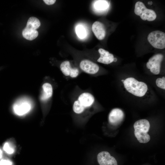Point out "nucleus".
I'll list each match as a JSON object with an SVG mask.
<instances>
[{
	"label": "nucleus",
	"instance_id": "9b49d317",
	"mask_svg": "<svg viewBox=\"0 0 165 165\" xmlns=\"http://www.w3.org/2000/svg\"><path fill=\"white\" fill-rule=\"evenodd\" d=\"M61 70L63 74L66 76L75 78L79 74V70L77 68H72L70 62L68 61L62 62L60 66Z\"/></svg>",
	"mask_w": 165,
	"mask_h": 165
},
{
	"label": "nucleus",
	"instance_id": "f257e3e1",
	"mask_svg": "<svg viewBox=\"0 0 165 165\" xmlns=\"http://www.w3.org/2000/svg\"><path fill=\"white\" fill-rule=\"evenodd\" d=\"M123 83L126 90L136 97L144 96L148 90V86L145 83L139 81L133 77L126 78Z\"/></svg>",
	"mask_w": 165,
	"mask_h": 165
},
{
	"label": "nucleus",
	"instance_id": "f03ea898",
	"mask_svg": "<svg viewBox=\"0 0 165 165\" xmlns=\"http://www.w3.org/2000/svg\"><path fill=\"white\" fill-rule=\"evenodd\" d=\"M150 127L149 122L146 119H141L134 124V134L138 141L141 143H147L150 140V137L148 134Z\"/></svg>",
	"mask_w": 165,
	"mask_h": 165
},
{
	"label": "nucleus",
	"instance_id": "aec40b11",
	"mask_svg": "<svg viewBox=\"0 0 165 165\" xmlns=\"http://www.w3.org/2000/svg\"><path fill=\"white\" fill-rule=\"evenodd\" d=\"M156 84L158 87L165 89V78L164 76L162 78H159L156 79Z\"/></svg>",
	"mask_w": 165,
	"mask_h": 165
},
{
	"label": "nucleus",
	"instance_id": "a211bd4d",
	"mask_svg": "<svg viewBox=\"0 0 165 165\" xmlns=\"http://www.w3.org/2000/svg\"><path fill=\"white\" fill-rule=\"evenodd\" d=\"M94 7L97 10H103L107 8L108 6V2L105 0H98L94 4Z\"/></svg>",
	"mask_w": 165,
	"mask_h": 165
},
{
	"label": "nucleus",
	"instance_id": "2eb2a0df",
	"mask_svg": "<svg viewBox=\"0 0 165 165\" xmlns=\"http://www.w3.org/2000/svg\"><path fill=\"white\" fill-rule=\"evenodd\" d=\"M43 92L41 96L42 101H46L51 97L53 94V88L51 85L45 83L42 85Z\"/></svg>",
	"mask_w": 165,
	"mask_h": 165
},
{
	"label": "nucleus",
	"instance_id": "9d476101",
	"mask_svg": "<svg viewBox=\"0 0 165 165\" xmlns=\"http://www.w3.org/2000/svg\"><path fill=\"white\" fill-rule=\"evenodd\" d=\"M80 67L84 72L90 74L96 73L99 70L97 64L88 60L82 61L80 63Z\"/></svg>",
	"mask_w": 165,
	"mask_h": 165
},
{
	"label": "nucleus",
	"instance_id": "4be33fe9",
	"mask_svg": "<svg viewBox=\"0 0 165 165\" xmlns=\"http://www.w3.org/2000/svg\"><path fill=\"white\" fill-rule=\"evenodd\" d=\"M43 1L48 5L53 4L56 1L55 0H44Z\"/></svg>",
	"mask_w": 165,
	"mask_h": 165
},
{
	"label": "nucleus",
	"instance_id": "ddd939ff",
	"mask_svg": "<svg viewBox=\"0 0 165 165\" xmlns=\"http://www.w3.org/2000/svg\"><path fill=\"white\" fill-rule=\"evenodd\" d=\"M92 30L96 38L99 40L104 39L106 35V30L104 24L96 21L92 25Z\"/></svg>",
	"mask_w": 165,
	"mask_h": 165
},
{
	"label": "nucleus",
	"instance_id": "39448f33",
	"mask_svg": "<svg viewBox=\"0 0 165 165\" xmlns=\"http://www.w3.org/2000/svg\"><path fill=\"white\" fill-rule=\"evenodd\" d=\"M147 39L154 48L162 49L165 47V33L161 31H153L148 35Z\"/></svg>",
	"mask_w": 165,
	"mask_h": 165
},
{
	"label": "nucleus",
	"instance_id": "5701e85b",
	"mask_svg": "<svg viewBox=\"0 0 165 165\" xmlns=\"http://www.w3.org/2000/svg\"><path fill=\"white\" fill-rule=\"evenodd\" d=\"M4 153L2 148L0 147V160L2 159Z\"/></svg>",
	"mask_w": 165,
	"mask_h": 165
},
{
	"label": "nucleus",
	"instance_id": "b1692460",
	"mask_svg": "<svg viewBox=\"0 0 165 165\" xmlns=\"http://www.w3.org/2000/svg\"><path fill=\"white\" fill-rule=\"evenodd\" d=\"M152 2L151 1L148 2V4L150 5H152Z\"/></svg>",
	"mask_w": 165,
	"mask_h": 165
},
{
	"label": "nucleus",
	"instance_id": "393cba45",
	"mask_svg": "<svg viewBox=\"0 0 165 165\" xmlns=\"http://www.w3.org/2000/svg\"><path fill=\"white\" fill-rule=\"evenodd\" d=\"M117 59L116 58L114 57L113 61L116 62L117 61Z\"/></svg>",
	"mask_w": 165,
	"mask_h": 165
},
{
	"label": "nucleus",
	"instance_id": "0eeeda50",
	"mask_svg": "<svg viewBox=\"0 0 165 165\" xmlns=\"http://www.w3.org/2000/svg\"><path fill=\"white\" fill-rule=\"evenodd\" d=\"M162 54L158 53L151 57L147 63V68L151 72L155 75L159 74L160 72L161 63L163 59Z\"/></svg>",
	"mask_w": 165,
	"mask_h": 165
},
{
	"label": "nucleus",
	"instance_id": "6e6552de",
	"mask_svg": "<svg viewBox=\"0 0 165 165\" xmlns=\"http://www.w3.org/2000/svg\"><path fill=\"white\" fill-rule=\"evenodd\" d=\"M124 117V114L120 109L116 108L112 109L110 112L108 116L109 123L113 125L120 123Z\"/></svg>",
	"mask_w": 165,
	"mask_h": 165
},
{
	"label": "nucleus",
	"instance_id": "dca6fc26",
	"mask_svg": "<svg viewBox=\"0 0 165 165\" xmlns=\"http://www.w3.org/2000/svg\"><path fill=\"white\" fill-rule=\"evenodd\" d=\"M22 34L24 37L26 39L32 40L38 36V32L36 30L25 28L23 31Z\"/></svg>",
	"mask_w": 165,
	"mask_h": 165
},
{
	"label": "nucleus",
	"instance_id": "f3484780",
	"mask_svg": "<svg viewBox=\"0 0 165 165\" xmlns=\"http://www.w3.org/2000/svg\"><path fill=\"white\" fill-rule=\"evenodd\" d=\"M40 25L39 20L35 17H31L28 19L26 28L36 30Z\"/></svg>",
	"mask_w": 165,
	"mask_h": 165
},
{
	"label": "nucleus",
	"instance_id": "20e7f679",
	"mask_svg": "<svg viewBox=\"0 0 165 165\" xmlns=\"http://www.w3.org/2000/svg\"><path fill=\"white\" fill-rule=\"evenodd\" d=\"M134 12L136 15L140 16L141 19L144 20H147L148 21H152L156 17V13L153 10L148 9L144 4L140 1L136 3Z\"/></svg>",
	"mask_w": 165,
	"mask_h": 165
},
{
	"label": "nucleus",
	"instance_id": "412c9836",
	"mask_svg": "<svg viewBox=\"0 0 165 165\" xmlns=\"http://www.w3.org/2000/svg\"><path fill=\"white\" fill-rule=\"evenodd\" d=\"M0 165H14V164L10 159L5 158L0 160Z\"/></svg>",
	"mask_w": 165,
	"mask_h": 165
},
{
	"label": "nucleus",
	"instance_id": "f8f14e48",
	"mask_svg": "<svg viewBox=\"0 0 165 165\" xmlns=\"http://www.w3.org/2000/svg\"><path fill=\"white\" fill-rule=\"evenodd\" d=\"M2 149L4 152L9 156H12L15 154L17 146L15 139L11 138L6 140L3 144Z\"/></svg>",
	"mask_w": 165,
	"mask_h": 165
},
{
	"label": "nucleus",
	"instance_id": "6ab92c4d",
	"mask_svg": "<svg viewBox=\"0 0 165 165\" xmlns=\"http://www.w3.org/2000/svg\"><path fill=\"white\" fill-rule=\"evenodd\" d=\"M75 31L77 36L80 38H83L86 35L85 29L81 25L77 26L75 29Z\"/></svg>",
	"mask_w": 165,
	"mask_h": 165
},
{
	"label": "nucleus",
	"instance_id": "7ed1b4c3",
	"mask_svg": "<svg viewBox=\"0 0 165 165\" xmlns=\"http://www.w3.org/2000/svg\"><path fill=\"white\" fill-rule=\"evenodd\" d=\"M94 101V97L91 94L88 92L82 93L74 103L72 107L73 111L76 114H81L86 109L91 107Z\"/></svg>",
	"mask_w": 165,
	"mask_h": 165
},
{
	"label": "nucleus",
	"instance_id": "4468645a",
	"mask_svg": "<svg viewBox=\"0 0 165 165\" xmlns=\"http://www.w3.org/2000/svg\"><path fill=\"white\" fill-rule=\"evenodd\" d=\"M98 52L100 54V56L97 60L98 62L108 64L113 61L114 57V55L108 51L100 48L98 50Z\"/></svg>",
	"mask_w": 165,
	"mask_h": 165
},
{
	"label": "nucleus",
	"instance_id": "423d86ee",
	"mask_svg": "<svg viewBox=\"0 0 165 165\" xmlns=\"http://www.w3.org/2000/svg\"><path fill=\"white\" fill-rule=\"evenodd\" d=\"M32 108L31 102L28 100L22 99L13 104V110L14 113L19 116H23L28 113Z\"/></svg>",
	"mask_w": 165,
	"mask_h": 165
},
{
	"label": "nucleus",
	"instance_id": "1a4fd4ad",
	"mask_svg": "<svg viewBox=\"0 0 165 165\" xmlns=\"http://www.w3.org/2000/svg\"><path fill=\"white\" fill-rule=\"evenodd\" d=\"M97 160L100 165H118L115 158L107 151L99 153L97 156Z\"/></svg>",
	"mask_w": 165,
	"mask_h": 165
}]
</instances>
